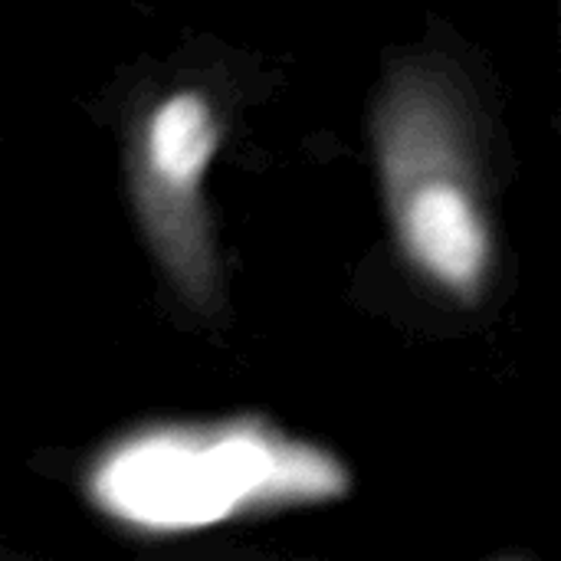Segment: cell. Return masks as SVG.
Here are the masks:
<instances>
[{
    "label": "cell",
    "mask_w": 561,
    "mask_h": 561,
    "mask_svg": "<svg viewBox=\"0 0 561 561\" xmlns=\"http://www.w3.org/2000/svg\"><path fill=\"white\" fill-rule=\"evenodd\" d=\"M371 145L394 240L450 299H483L496 243L483 204L473 131L454 85L424 62H401L381 85Z\"/></svg>",
    "instance_id": "6da1fadb"
},
{
    "label": "cell",
    "mask_w": 561,
    "mask_h": 561,
    "mask_svg": "<svg viewBox=\"0 0 561 561\" xmlns=\"http://www.w3.org/2000/svg\"><path fill=\"white\" fill-rule=\"evenodd\" d=\"M220 148V118L207 92H168L131 138V204L154 260L184 302H220L217 253L204 204V174Z\"/></svg>",
    "instance_id": "3957f363"
},
{
    "label": "cell",
    "mask_w": 561,
    "mask_h": 561,
    "mask_svg": "<svg viewBox=\"0 0 561 561\" xmlns=\"http://www.w3.org/2000/svg\"><path fill=\"white\" fill-rule=\"evenodd\" d=\"M299 454L306 450L260 427L154 431L102 463L95 496L125 519L187 529L286 496L335 493L339 483L286 477Z\"/></svg>",
    "instance_id": "7a4b0ae2"
}]
</instances>
